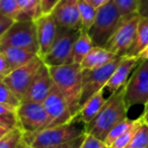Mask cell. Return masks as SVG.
<instances>
[{
  "mask_svg": "<svg viewBox=\"0 0 148 148\" xmlns=\"http://www.w3.org/2000/svg\"><path fill=\"white\" fill-rule=\"evenodd\" d=\"M128 107L125 101V89L112 93L106 101L99 113L85 125V134L105 141L109 132L128 118Z\"/></svg>",
  "mask_w": 148,
  "mask_h": 148,
  "instance_id": "6da1fadb",
  "label": "cell"
},
{
  "mask_svg": "<svg viewBox=\"0 0 148 148\" xmlns=\"http://www.w3.org/2000/svg\"><path fill=\"white\" fill-rule=\"evenodd\" d=\"M53 82L68 103L74 119L80 111L82 93V68L79 64L48 66Z\"/></svg>",
  "mask_w": 148,
  "mask_h": 148,
  "instance_id": "7a4b0ae2",
  "label": "cell"
},
{
  "mask_svg": "<svg viewBox=\"0 0 148 148\" xmlns=\"http://www.w3.org/2000/svg\"><path fill=\"white\" fill-rule=\"evenodd\" d=\"M85 134V125L74 119L64 125L47 128L33 134H23V138L33 148H53Z\"/></svg>",
  "mask_w": 148,
  "mask_h": 148,
  "instance_id": "3957f363",
  "label": "cell"
},
{
  "mask_svg": "<svg viewBox=\"0 0 148 148\" xmlns=\"http://www.w3.org/2000/svg\"><path fill=\"white\" fill-rule=\"evenodd\" d=\"M140 16L139 12L122 16L118 27L103 48L119 57L127 56L135 44Z\"/></svg>",
  "mask_w": 148,
  "mask_h": 148,
  "instance_id": "277c9868",
  "label": "cell"
},
{
  "mask_svg": "<svg viewBox=\"0 0 148 148\" xmlns=\"http://www.w3.org/2000/svg\"><path fill=\"white\" fill-rule=\"evenodd\" d=\"M121 14L113 0L97 11L95 23L87 32L97 47H105L121 21Z\"/></svg>",
  "mask_w": 148,
  "mask_h": 148,
  "instance_id": "5b68a950",
  "label": "cell"
},
{
  "mask_svg": "<svg viewBox=\"0 0 148 148\" xmlns=\"http://www.w3.org/2000/svg\"><path fill=\"white\" fill-rule=\"evenodd\" d=\"M16 117L18 128L23 134H33L43 131L50 127L51 120L41 103L21 101L16 108Z\"/></svg>",
  "mask_w": 148,
  "mask_h": 148,
  "instance_id": "8992f818",
  "label": "cell"
},
{
  "mask_svg": "<svg viewBox=\"0 0 148 148\" xmlns=\"http://www.w3.org/2000/svg\"><path fill=\"white\" fill-rule=\"evenodd\" d=\"M81 31L58 27L57 36L49 53L43 58L47 66H60L72 63V53L74 44Z\"/></svg>",
  "mask_w": 148,
  "mask_h": 148,
  "instance_id": "52a82bcc",
  "label": "cell"
},
{
  "mask_svg": "<svg viewBox=\"0 0 148 148\" xmlns=\"http://www.w3.org/2000/svg\"><path fill=\"white\" fill-rule=\"evenodd\" d=\"M0 45L21 48L38 55L39 43L35 21H15L0 39Z\"/></svg>",
  "mask_w": 148,
  "mask_h": 148,
  "instance_id": "ba28073f",
  "label": "cell"
},
{
  "mask_svg": "<svg viewBox=\"0 0 148 148\" xmlns=\"http://www.w3.org/2000/svg\"><path fill=\"white\" fill-rule=\"evenodd\" d=\"M128 109L148 101V60H140L124 86Z\"/></svg>",
  "mask_w": 148,
  "mask_h": 148,
  "instance_id": "9c48e42d",
  "label": "cell"
},
{
  "mask_svg": "<svg viewBox=\"0 0 148 148\" xmlns=\"http://www.w3.org/2000/svg\"><path fill=\"white\" fill-rule=\"evenodd\" d=\"M122 57L97 69L82 70V93H81L80 107H82L93 95L105 89L106 84L120 63Z\"/></svg>",
  "mask_w": 148,
  "mask_h": 148,
  "instance_id": "30bf717a",
  "label": "cell"
},
{
  "mask_svg": "<svg viewBox=\"0 0 148 148\" xmlns=\"http://www.w3.org/2000/svg\"><path fill=\"white\" fill-rule=\"evenodd\" d=\"M43 63V60L39 56H37L33 60L27 62V64L12 70L3 79L7 86L10 88V90L14 93L15 97L21 101L25 97L36 72L38 71V69L41 67Z\"/></svg>",
  "mask_w": 148,
  "mask_h": 148,
  "instance_id": "8fae6325",
  "label": "cell"
},
{
  "mask_svg": "<svg viewBox=\"0 0 148 148\" xmlns=\"http://www.w3.org/2000/svg\"><path fill=\"white\" fill-rule=\"evenodd\" d=\"M43 105L51 120L49 128L64 125L74 120L67 101L55 84H53Z\"/></svg>",
  "mask_w": 148,
  "mask_h": 148,
  "instance_id": "7c38bea8",
  "label": "cell"
},
{
  "mask_svg": "<svg viewBox=\"0 0 148 148\" xmlns=\"http://www.w3.org/2000/svg\"><path fill=\"white\" fill-rule=\"evenodd\" d=\"M50 14L58 27L81 31L78 0H60Z\"/></svg>",
  "mask_w": 148,
  "mask_h": 148,
  "instance_id": "4fadbf2b",
  "label": "cell"
},
{
  "mask_svg": "<svg viewBox=\"0 0 148 148\" xmlns=\"http://www.w3.org/2000/svg\"><path fill=\"white\" fill-rule=\"evenodd\" d=\"M53 84L54 82L50 74L49 68L46 64L43 63L36 72L23 101L43 103L47 95H49Z\"/></svg>",
  "mask_w": 148,
  "mask_h": 148,
  "instance_id": "5bb4252c",
  "label": "cell"
},
{
  "mask_svg": "<svg viewBox=\"0 0 148 148\" xmlns=\"http://www.w3.org/2000/svg\"><path fill=\"white\" fill-rule=\"evenodd\" d=\"M39 43V57L43 59L51 50L58 32V25L51 14H42L35 21Z\"/></svg>",
  "mask_w": 148,
  "mask_h": 148,
  "instance_id": "9a60e30c",
  "label": "cell"
},
{
  "mask_svg": "<svg viewBox=\"0 0 148 148\" xmlns=\"http://www.w3.org/2000/svg\"><path fill=\"white\" fill-rule=\"evenodd\" d=\"M139 61V58L133 57V56H124V57H122L117 68L115 69L112 76L110 77L108 83L106 84L105 88H107L111 92V95L118 91L119 89L123 88L129 80L133 70L137 67Z\"/></svg>",
  "mask_w": 148,
  "mask_h": 148,
  "instance_id": "2e32d148",
  "label": "cell"
},
{
  "mask_svg": "<svg viewBox=\"0 0 148 148\" xmlns=\"http://www.w3.org/2000/svg\"><path fill=\"white\" fill-rule=\"evenodd\" d=\"M119 56L112 52L108 51L107 49L103 47H95L89 51V53L86 55V57L81 62L80 66L83 69H97L106 66L107 64L115 61L118 59Z\"/></svg>",
  "mask_w": 148,
  "mask_h": 148,
  "instance_id": "e0dca14e",
  "label": "cell"
},
{
  "mask_svg": "<svg viewBox=\"0 0 148 148\" xmlns=\"http://www.w3.org/2000/svg\"><path fill=\"white\" fill-rule=\"evenodd\" d=\"M0 52L3 54L8 65L10 66L11 71L27 64L38 56L36 53L27 50L5 45H0Z\"/></svg>",
  "mask_w": 148,
  "mask_h": 148,
  "instance_id": "ac0fdd59",
  "label": "cell"
},
{
  "mask_svg": "<svg viewBox=\"0 0 148 148\" xmlns=\"http://www.w3.org/2000/svg\"><path fill=\"white\" fill-rule=\"evenodd\" d=\"M107 99L103 97V89L99 90L95 95H93L84 105L81 107L80 111L78 112L75 119L82 122L84 125L88 124L103 107Z\"/></svg>",
  "mask_w": 148,
  "mask_h": 148,
  "instance_id": "d6986e66",
  "label": "cell"
},
{
  "mask_svg": "<svg viewBox=\"0 0 148 148\" xmlns=\"http://www.w3.org/2000/svg\"><path fill=\"white\" fill-rule=\"evenodd\" d=\"M93 47L95 45H93L92 40L88 35V33L81 31L76 42L74 44L73 53H72V63L80 65L83 59L86 57V55Z\"/></svg>",
  "mask_w": 148,
  "mask_h": 148,
  "instance_id": "ffe728a7",
  "label": "cell"
},
{
  "mask_svg": "<svg viewBox=\"0 0 148 148\" xmlns=\"http://www.w3.org/2000/svg\"><path fill=\"white\" fill-rule=\"evenodd\" d=\"M148 47V18L140 16V21L137 27V35H136L135 44L127 56L137 57L140 52L143 51Z\"/></svg>",
  "mask_w": 148,
  "mask_h": 148,
  "instance_id": "44dd1931",
  "label": "cell"
},
{
  "mask_svg": "<svg viewBox=\"0 0 148 148\" xmlns=\"http://www.w3.org/2000/svg\"><path fill=\"white\" fill-rule=\"evenodd\" d=\"M21 10L18 21H36L42 15L41 0H16Z\"/></svg>",
  "mask_w": 148,
  "mask_h": 148,
  "instance_id": "7402d4cb",
  "label": "cell"
},
{
  "mask_svg": "<svg viewBox=\"0 0 148 148\" xmlns=\"http://www.w3.org/2000/svg\"><path fill=\"white\" fill-rule=\"evenodd\" d=\"M78 9L81 21V31L88 32L95 23L97 9L91 6L85 0H78Z\"/></svg>",
  "mask_w": 148,
  "mask_h": 148,
  "instance_id": "603a6c76",
  "label": "cell"
},
{
  "mask_svg": "<svg viewBox=\"0 0 148 148\" xmlns=\"http://www.w3.org/2000/svg\"><path fill=\"white\" fill-rule=\"evenodd\" d=\"M126 148H148V125L141 118L131 142Z\"/></svg>",
  "mask_w": 148,
  "mask_h": 148,
  "instance_id": "cb8c5ba5",
  "label": "cell"
},
{
  "mask_svg": "<svg viewBox=\"0 0 148 148\" xmlns=\"http://www.w3.org/2000/svg\"><path fill=\"white\" fill-rule=\"evenodd\" d=\"M135 121L136 120H131V119H129V118H127L126 120L122 121L121 123L116 125L115 127L109 132L108 136L106 137L105 141H103L106 145H107L108 147H110L118 138L121 137L123 134H125L126 132L129 131V130L133 127V125L135 124Z\"/></svg>",
  "mask_w": 148,
  "mask_h": 148,
  "instance_id": "d4e9b609",
  "label": "cell"
},
{
  "mask_svg": "<svg viewBox=\"0 0 148 148\" xmlns=\"http://www.w3.org/2000/svg\"><path fill=\"white\" fill-rule=\"evenodd\" d=\"M0 14L18 21L21 10L16 0H0Z\"/></svg>",
  "mask_w": 148,
  "mask_h": 148,
  "instance_id": "484cf974",
  "label": "cell"
},
{
  "mask_svg": "<svg viewBox=\"0 0 148 148\" xmlns=\"http://www.w3.org/2000/svg\"><path fill=\"white\" fill-rule=\"evenodd\" d=\"M23 136V133L19 128L11 130L0 138V148H16Z\"/></svg>",
  "mask_w": 148,
  "mask_h": 148,
  "instance_id": "4316f807",
  "label": "cell"
},
{
  "mask_svg": "<svg viewBox=\"0 0 148 148\" xmlns=\"http://www.w3.org/2000/svg\"><path fill=\"white\" fill-rule=\"evenodd\" d=\"M121 16H126L139 11V0H113Z\"/></svg>",
  "mask_w": 148,
  "mask_h": 148,
  "instance_id": "83f0119b",
  "label": "cell"
},
{
  "mask_svg": "<svg viewBox=\"0 0 148 148\" xmlns=\"http://www.w3.org/2000/svg\"><path fill=\"white\" fill-rule=\"evenodd\" d=\"M0 103L12 106L17 108L21 103V101L15 97V95L10 90L6 83L0 79Z\"/></svg>",
  "mask_w": 148,
  "mask_h": 148,
  "instance_id": "f1b7e54d",
  "label": "cell"
},
{
  "mask_svg": "<svg viewBox=\"0 0 148 148\" xmlns=\"http://www.w3.org/2000/svg\"><path fill=\"white\" fill-rule=\"evenodd\" d=\"M139 123H140V118L136 120L135 124H134L133 127H132L129 131H127L125 134H123L121 137L118 138V139L116 140L110 147L111 148H126L127 147V146L130 144V142H131L132 138H133V136H134V133H135Z\"/></svg>",
  "mask_w": 148,
  "mask_h": 148,
  "instance_id": "f546056e",
  "label": "cell"
},
{
  "mask_svg": "<svg viewBox=\"0 0 148 148\" xmlns=\"http://www.w3.org/2000/svg\"><path fill=\"white\" fill-rule=\"evenodd\" d=\"M107 147L108 146L105 144V142L101 141L99 139L93 137V136L86 134L85 139L80 148H107Z\"/></svg>",
  "mask_w": 148,
  "mask_h": 148,
  "instance_id": "4dcf8cb0",
  "label": "cell"
},
{
  "mask_svg": "<svg viewBox=\"0 0 148 148\" xmlns=\"http://www.w3.org/2000/svg\"><path fill=\"white\" fill-rule=\"evenodd\" d=\"M14 23L15 21L13 19L9 18L3 14H0V39L5 35V33L10 29V27Z\"/></svg>",
  "mask_w": 148,
  "mask_h": 148,
  "instance_id": "1f68e13d",
  "label": "cell"
},
{
  "mask_svg": "<svg viewBox=\"0 0 148 148\" xmlns=\"http://www.w3.org/2000/svg\"><path fill=\"white\" fill-rule=\"evenodd\" d=\"M85 136H86V134H84V135L80 136L78 138H75L73 140H70L68 142H65V143L61 144V145H58L53 148H80L85 139Z\"/></svg>",
  "mask_w": 148,
  "mask_h": 148,
  "instance_id": "d6a6232c",
  "label": "cell"
},
{
  "mask_svg": "<svg viewBox=\"0 0 148 148\" xmlns=\"http://www.w3.org/2000/svg\"><path fill=\"white\" fill-rule=\"evenodd\" d=\"M60 0H41L42 14H50Z\"/></svg>",
  "mask_w": 148,
  "mask_h": 148,
  "instance_id": "836d02e7",
  "label": "cell"
},
{
  "mask_svg": "<svg viewBox=\"0 0 148 148\" xmlns=\"http://www.w3.org/2000/svg\"><path fill=\"white\" fill-rule=\"evenodd\" d=\"M10 72H11L10 66L8 65V63H7L3 54L0 52V79L3 80Z\"/></svg>",
  "mask_w": 148,
  "mask_h": 148,
  "instance_id": "e575fe53",
  "label": "cell"
},
{
  "mask_svg": "<svg viewBox=\"0 0 148 148\" xmlns=\"http://www.w3.org/2000/svg\"><path fill=\"white\" fill-rule=\"evenodd\" d=\"M16 112V108L12 106L5 105V103H0V116L7 115V114H12Z\"/></svg>",
  "mask_w": 148,
  "mask_h": 148,
  "instance_id": "d590c367",
  "label": "cell"
},
{
  "mask_svg": "<svg viewBox=\"0 0 148 148\" xmlns=\"http://www.w3.org/2000/svg\"><path fill=\"white\" fill-rule=\"evenodd\" d=\"M139 14L143 17H147L148 18V0H143L140 2L139 5Z\"/></svg>",
  "mask_w": 148,
  "mask_h": 148,
  "instance_id": "8d00e7d4",
  "label": "cell"
},
{
  "mask_svg": "<svg viewBox=\"0 0 148 148\" xmlns=\"http://www.w3.org/2000/svg\"><path fill=\"white\" fill-rule=\"evenodd\" d=\"M86 2H88L91 6H93L95 9H99V7L103 6L107 3H109L111 0H85Z\"/></svg>",
  "mask_w": 148,
  "mask_h": 148,
  "instance_id": "74e56055",
  "label": "cell"
},
{
  "mask_svg": "<svg viewBox=\"0 0 148 148\" xmlns=\"http://www.w3.org/2000/svg\"><path fill=\"white\" fill-rule=\"evenodd\" d=\"M142 119V121L144 123H146L148 125V101L145 106H144V112H143V115L140 117Z\"/></svg>",
  "mask_w": 148,
  "mask_h": 148,
  "instance_id": "f35d334b",
  "label": "cell"
},
{
  "mask_svg": "<svg viewBox=\"0 0 148 148\" xmlns=\"http://www.w3.org/2000/svg\"><path fill=\"white\" fill-rule=\"evenodd\" d=\"M137 57L139 58L140 60H148V47L145 48L142 52H140Z\"/></svg>",
  "mask_w": 148,
  "mask_h": 148,
  "instance_id": "ab89813d",
  "label": "cell"
},
{
  "mask_svg": "<svg viewBox=\"0 0 148 148\" xmlns=\"http://www.w3.org/2000/svg\"><path fill=\"white\" fill-rule=\"evenodd\" d=\"M16 148H33V147H32V146L29 145L27 142H25V140H23V139L19 141V143L17 144Z\"/></svg>",
  "mask_w": 148,
  "mask_h": 148,
  "instance_id": "60d3db41",
  "label": "cell"
},
{
  "mask_svg": "<svg viewBox=\"0 0 148 148\" xmlns=\"http://www.w3.org/2000/svg\"><path fill=\"white\" fill-rule=\"evenodd\" d=\"M9 131H11V130H8L6 128L2 127V126H0V138L2 137V136H4L6 133H8Z\"/></svg>",
  "mask_w": 148,
  "mask_h": 148,
  "instance_id": "b9f144b4",
  "label": "cell"
},
{
  "mask_svg": "<svg viewBox=\"0 0 148 148\" xmlns=\"http://www.w3.org/2000/svg\"><path fill=\"white\" fill-rule=\"evenodd\" d=\"M141 1H143V0H139V2H141Z\"/></svg>",
  "mask_w": 148,
  "mask_h": 148,
  "instance_id": "7bdbcfd3",
  "label": "cell"
},
{
  "mask_svg": "<svg viewBox=\"0 0 148 148\" xmlns=\"http://www.w3.org/2000/svg\"><path fill=\"white\" fill-rule=\"evenodd\" d=\"M107 148H111V147H107Z\"/></svg>",
  "mask_w": 148,
  "mask_h": 148,
  "instance_id": "ee69618b",
  "label": "cell"
}]
</instances>
